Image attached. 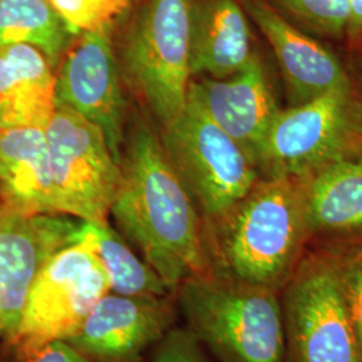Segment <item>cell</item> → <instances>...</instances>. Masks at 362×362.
<instances>
[{"label": "cell", "instance_id": "obj_7", "mask_svg": "<svg viewBox=\"0 0 362 362\" xmlns=\"http://www.w3.org/2000/svg\"><path fill=\"white\" fill-rule=\"evenodd\" d=\"M109 291L107 274L82 227L77 242L57 251L39 272L19 326L6 342L66 339Z\"/></svg>", "mask_w": 362, "mask_h": 362}, {"label": "cell", "instance_id": "obj_14", "mask_svg": "<svg viewBox=\"0 0 362 362\" xmlns=\"http://www.w3.org/2000/svg\"><path fill=\"white\" fill-rule=\"evenodd\" d=\"M246 4L248 13L272 45L299 104L330 91L350 90L349 79L333 52L291 26L263 0H247Z\"/></svg>", "mask_w": 362, "mask_h": 362}, {"label": "cell", "instance_id": "obj_26", "mask_svg": "<svg viewBox=\"0 0 362 362\" xmlns=\"http://www.w3.org/2000/svg\"><path fill=\"white\" fill-rule=\"evenodd\" d=\"M349 1L350 18L348 28L354 33L362 31V0H348Z\"/></svg>", "mask_w": 362, "mask_h": 362}, {"label": "cell", "instance_id": "obj_6", "mask_svg": "<svg viewBox=\"0 0 362 362\" xmlns=\"http://www.w3.org/2000/svg\"><path fill=\"white\" fill-rule=\"evenodd\" d=\"M281 293L285 362H362L337 254L302 259Z\"/></svg>", "mask_w": 362, "mask_h": 362}, {"label": "cell", "instance_id": "obj_22", "mask_svg": "<svg viewBox=\"0 0 362 362\" xmlns=\"http://www.w3.org/2000/svg\"><path fill=\"white\" fill-rule=\"evenodd\" d=\"M288 13L308 25L332 35H339L349 25L348 0H276Z\"/></svg>", "mask_w": 362, "mask_h": 362}, {"label": "cell", "instance_id": "obj_5", "mask_svg": "<svg viewBox=\"0 0 362 362\" xmlns=\"http://www.w3.org/2000/svg\"><path fill=\"white\" fill-rule=\"evenodd\" d=\"M191 8L192 0H145L122 45L130 82L163 127L188 100Z\"/></svg>", "mask_w": 362, "mask_h": 362}, {"label": "cell", "instance_id": "obj_1", "mask_svg": "<svg viewBox=\"0 0 362 362\" xmlns=\"http://www.w3.org/2000/svg\"><path fill=\"white\" fill-rule=\"evenodd\" d=\"M121 161V184L110 208L118 230L137 247L169 288L215 275L194 199L155 132L141 124Z\"/></svg>", "mask_w": 362, "mask_h": 362}, {"label": "cell", "instance_id": "obj_23", "mask_svg": "<svg viewBox=\"0 0 362 362\" xmlns=\"http://www.w3.org/2000/svg\"><path fill=\"white\" fill-rule=\"evenodd\" d=\"M337 258L344 297L362 357V247Z\"/></svg>", "mask_w": 362, "mask_h": 362}, {"label": "cell", "instance_id": "obj_15", "mask_svg": "<svg viewBox=\"0 0 362 362\" xmlns=\"http://www.w3.org/2000/svg\"><path fill=\"white\" fill-rule=\"evenodd\" d=\"M254 55L246 15L236 0H192L191 76L231 77Z\"/></svg>", "mask_w": 362, "mask_h": 362}, {"label": "cell", "instance_id": "obj_18", "mask_svg": "<svg viewBox=\"0 0 362 362\" xmlns=\"http://www.w3.org/2000/svg\"><path fill=\"white\" fill-rule=\"evenodd\" d=\"M300 180L310 233H362V153L339 156Z\"/></svg>", "mask_w": 362, "mask_h": 362}, {"label": "cell", "instance_id": "obj_24", "mask_svg": "<svg viewBox=\"0 0 362 362\" xmlns=\"http://www.w3.org/2000/svg\"><path fill=\"white\" fill-rule=\"evenodd\" d=\"M153 348L152 362H211L202 342L187 327L173 326Z\"/></svg>", "mask_w": 362, "mask_h": 362}, {"label": "cell", "instance_id": "obj_11", "mask_svg": "<svg viewBox=\"0 0 362 362\" xmlns=\"http://www.w3.org/2000/svg\"><path fill=\"white\" fill-rule=\"evenodd\" d=\"M109 26L78 34L55 76V100L101 130L121 165L125 104Z\"/></svg>", "mask_w": 362, "mask_h": 362}, {"label": "cell", "instance_id": "obj_19", "mask_svg": "<svg viewBox=\"0 0 362 362\" xmlns=\"http://www.w3.org/2000/svg\"><path fill=\"white\" fill-rule=\"evenodd\" d=\"M74 37L49 0H0V49L11 45L33 46L55 69Z\"/></svg>", "mask_w": 362, "mask_h": 362}, {"label": "cell", "instance_id": "obj_20", "mask_svg": "<svg viewBox=\"0 0 362 362\" xmlns=\"http://www.w3.org/2000/svg\"><path fill=\"white\" fill-rule=\"evenodd\" d=\"M107 274L110 291L119 296H169L173 291L163 278L139 258L106 223H83Z\"/></svg>", "mask_w": 362, "mask_h": 362}, {"label": "cell", "instance_id": "obj_25", "mask_svg": "<svg viewBox=\"0 0 362 362\" xmlns=\"http://www.w3.org/2000/svg\"><path fill=\"white\" fill-rule=\"evenodd\" d=\"M6 344L8 345L6 362H90L65 339Z\"/></svg>", "mask_w": 362, "mask_h": 362}, {"label": "cell", "instance_id": "obj_9", "mask_svg": "<svg viewBox=\"0 0 362 362\" xmlns=\"http://www.w3.org/2000/svg\"><path fill=\"white\" fill-rule=\"evenodd\" d=\"M350 90H334L278 112L266 136L259 168L270 177L303 179L329 161L348 153L358 127Z\"/></svg>", "mask_w": 362, "mask_h": 362}, {"label": "cell", "instance_id": "obj_12", "mask_svg": "<svg viewBox=\"0 0 362 362\" xmlns=\"http://www.w3.org/2000/svg\"><path fill=\"white\" fill-rule=\"evenodd\" d=\"M176 322L169 296L105 294L73 336L66 338L90 362H139Z\"/></svg>", "mask_w": 362, "mask_h": 362}, {"label": "cell", "instance_id": "obj_3", "mask_svg": "<svg viewBox=\"0 0 362 362\" xmlns=\"http://www.w3.org/2000/svg\"><path fill=\"white\" fill-rule=\"evenodd\" d=\"M281 291L218 275L175 291L187 329L221 362H285Z\"/></svg>", "mask_w": 362, "mask_h": 362}, {"label": "cell", "instance_id": "obj_10", "mask_svg": "<svg viewBox=\"0 0 362 362\" xmlns=\"http://www.w3.org/2000/svg\"><path fill=\"white\" fill-rule=\"evenodd\" d=\"M83 223L0 202V338H13L39 272L57 251L77 242Z\"/></svg>", "mask_w": 362, "mask_h": 362}, {"label": "cell", "instance_id": "obj_8", "mask_svg": "<svg viewBox=\"0 0 362 362\" xmlns=\"http://www.w3.org/2000/svg\"><path fill=\"white\" fill-rule=\"evenodd\" d=\"M59 215L106 223L121 184V165L103 132L66 106L45 129Z\"/></svg>", "mask_w": 362, "mask_h": 362}, {"label": "cell", "instance_id": "obj_17", "mask_svg": "<svg viewBox=\"0 0 362 362\" xmlns=\"http://www.w3.org/2000/svg\"><path fill=\"white\" fill-rule=\"evenodd\" d=\"M0 202L31 214L59 215L45 129L0 130Z\"/></svg>", "mask_w": 362, "mask_h": 362}, {"label": "cell", "instance_id": "obj_2", "mask_svg": "<svg viewBox=\"0 0 362 362\" xmlns=\"http://www.w3.org/2000/svg\"><path fill=\"white\" fill-rule=\"evenodd\" d=\"M214 274L281 291L299 264L310 233L300 179L272 176L212 226Z\"/></svg>", "mask_w": 362, "mask_h": 362}, {"label": "cell", "instance_id": "obj_27", "mask_svg": "<svg viewBox=\"0 0 362 362\" xmlns=\"http://www.w3.org/2000/svg\"><path fill=\"white\" fill-rule=\"evenodd\" d=\"M356 144H357V145H358V146H360V148H361V153H362V130H361V133H360V134H358V137H357V141H356Z\"/></svg>", "mask_w": 362, "mask_h": 362}, {"label": "cell", "instance_id": "obj_16", "mask_svg": "<svg viewBox=\"0 0 362 362\" xmlns=\"http://www.w3.org/2000/svg\"><path fill=\"white\" fill-rule=\"evenodd\" d=\"M54 69L38 49H0V130L46 129L57 109Z\"/></svg>", "mask_w": 362, "mask_h": 362}, {"label": "cell", "instance_id": "obj_21", "mask_svg": "<svg viewBox=\"0 0 362 362\" xmlns=\"http://www.w3.org/2000/svg\"><path fill=\"white\" fill-rule=\"evenodd\" d=\"M61 15L70 31H82L107 26L127 8L124 0H49Z\"/></svg>", "mask_w": 362, "mask_h": 362}, {"label": "cell", "instance_id": "obj_28", "mask_svg": "<svg viewBox=\"0 0 362 362\" xmlns=\"http://www.w3.org/2000/svg\"><path fill=\"white\" fill-rule=\"evenodd\" d=\"M124 1H125V3H127V4H129V3H130V0H124Z\"/></svg>", "mask_w": 362, "mask_h": 362}, {"label": "cell", "instance_id": "obj_13", "mask_svg": "<svg viewBox=\"0 0 362 362\" xmlns=\"http://www.w3.org/2000/svg\"><path fill=\"white\" fill-rule=\"evenodd\" d=\"M189 90L221 129L259 168L266 136L278 115L272 89L258 57L223 79L191 82Z\"/></svg>", "mask_w": 362, "mask_h": 362}, {"label": "cell", "instance_id": "obj_4", "mask_svg": "<svg viewBox=\"0 0 362 362\" xmlns=\"http://www.w3.org/2000/svg\"><path fill=\"white\" fill-rule=\"evenodd\" d=\"M160 140L211 226L227 216L258 182L255 165L191 90L184 110L163 127Z\"/></svg>", "mask_w": 362, "mask_h": 362}]
</instances>
